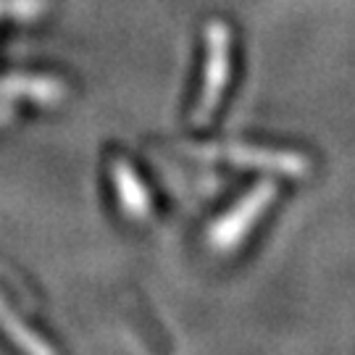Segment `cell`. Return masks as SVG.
I'll list each match as a JSON object with an SVG mask.
<instances>
[{
    "mask_svg": "<svg viewBox=\"0 0 355 355\" xmlns=\"http://www.w3.org/2000/svg\"><path fill=\"white\" fill-rule=\"evenodd\" d=\"M229 74V32L224 24H211L208 29V69H205V85L198 103V121H205L214 114L216 103L221 98V89L227 85Z\"/></svg>",
    "mask_w": 355,
    "mask_h": 355,
    "instance_id": "obj_1",
    "label": "cell"
},
{
    "mask_svg": "<svg viewBox=\"0 0 355 355\" xmlns=\"http://www.w3.org/2000/svg\"><path fill=\"white\" fill-rule=\"evenodd\" d=\"M271 200H274V187H271V184H258V187L242 200V205H237V211H232L221 224L214 227L211 240H214L216 248H232V245H237V242L250 232L255 218L266 211V205L271 203Z\"/></svg>",
    "mask_w": 355,
    "mask_h": 355,
    "instance_id": "obj_2",
    "label": "cell"
},
{
    "mask_svg": "<svg viewBox=\"0 0 355 355\" xmlns=\"http://www.w3.org/2000/svg\"><path fill=\"white\" fill-rule=\"evenodd\" d=\"M214 155H221L232 164L250 166V168H263V171H277L287 177H303L311 171L308 158L300 153L287 150H258V148H245V145H232V148H216Z\"/></svg>",
    "mask_w": 355,
    "mask_h": 355,
    "instance_id": "obj_3",
    "label": "cell"
}]
</instances>
